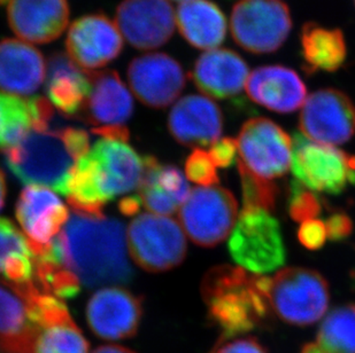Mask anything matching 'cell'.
Instances as JSON below:
<instances>
[{
    "label": "cell",
    "mask_w": 355,
    "mask_h": 353,
    "mask_svg": "<svg viewBox=\"0 0 355 353\" xmlns=\"http://www.w3.org/2000/svg\"><path fill=\"white\" fill-rule=\"evenodd\" d=\"M92 353H136L134 351L122 347V345H115V344H108V345H101L97 347Z\"/></svg>",
    "instance_id": "cell-42"
},
{
    "label": "cell",
    "mask_w": 355,
    "mask_h": 353,
    "mask_svg": "<svg viewBox=\"0 0 355 353\" xmlns=\"http://www.w3.org/2000/svg\"><path fill=\"white\" fill-rule=\"evenodd\" d=\"M299 127L315 143L334 147L347 143L355 134V105L342 91H315L302 107Z\"/></svg>",
    "instance_id": "cell-12"
},
{
    "label": "cell",
    "mask_w": 355,
    "mask_h": 353,
    "mask_svg": "<svg viewBox=\"0 0 355 353\" xmlns=\"http://www.w3.org/2000/svg\"><path fill=\"white\" fill-rule=\"evenodd\" d=\"M68 0H10L8 24L26 43L47 44L62 35L69 22Z\"/></svg>",
    "instance_id": "cell-19"
},
{
    "label": "cell",
    "mask_w": 355,
    "mask_h": 353,
    "mask_svg": "<svg viewBox=\"0 0 355 353\" xmlns=\"http://www.w3.org/2000/svg\"><path fill=\"white\" fill-rule=\"evenodd\" d=\"M238 172L241 176L243 204L246 209H262L266 211L275 210L279 197V188L272 180L257 176L241 161L238 160Z\"/></svg>",
    "instance_id": "cell-34"
},
{
    "label": "cell",
    "mask_w": 355,
    "mask_h": 353,
    "mask_svg": "<svg viewBox=\"0 0 355 353\" xmlns=\"http://www.w3.org/2000/svg\"><path fill=\"white\" fill-rule=\"evenodd\" d=\"M272 278L248 274L232 265L215 266L201 281V296L208 319L221 330L222 340L255 329L272 311Z\"/></svg>",
    "instance_id": "cell-3"
},
{
    "label": "cell",
    "mask_w": 355,
    "mask_h": 353,
    "mask_svg": "<svg viewBox=\"0 0 355 353\" xmlns=\"http://www.w3.org/2000/svg\"><path fill=\"white\" fill-rule=\"evenodd\" d=\"M141 317V297L119 287L98 290L87 303L89 327L103 340L121 341L135 336Z\"/></svg>",
    "instance_id": "cell-17"
},
{
    "label": "cell",
    "mask_w": 355,
    "mask_h": 353,
    "mask_svg": "<svg viewBox=\"0 0 355 353\" xmlns=\"http://www.w3.org/2000/svg\"><path fill=\"white\" fill-rule=\"evenodd\" d=\"M209 353H267L265 347L254 337L222 340Z\"/></svg>",
    "instance_id": "cell-39"
},
{
    "label": "cell",
    "mask_w": 355,
    "mask_h": 353,
    "mask_svg": "<svg viewBox=\"0 0 355 353\" xmlns=\"http://www.w3.org/2000/svg\"><path fill=\"white\" fill-rule=\"evenodd\" d=\"M6 199V180L3 171L0 170V210L3 209Z\"/></svg>",
    "instance_id": "cell-43"
},
{
    "label": "cell",
    "mask_w": 355,
    "mask_h": 353,
    "mask_svg": "<svg viewBox=\"0 0 355 353\" xmlns=\"http://www.w3.org/2000/svg\"><path fill=\"white\" fill-rule=\"evenodd\" d=\"M175 1H182L183 3V1H187V0H175Z\"/></svg>",
    "instance_id": "cell-46"
},
{
    "label": "cell",
    "mask_w": 355,
    "mask_h": 353,
    "mask_svg": "<svg viewBox=\"0 0 355 353\" xmlns=\"http://www.w3.org/2000/svg\"><path fill=\"white\" fill-rule=\"evenodd\" d=\"M10 3V0H0V5H5V3Z\"/></svg>",
    "instance_id": "cell-45"
},
{
    "label": "cell",
    "mask_w": 355,
    "mask_h": 353,
    "mask_svg": "<svg viewBox=\"0 0 355 353\" xmlns=\"http://www.w3.org/2000/svg\"><path fill=\"white\" fill-rule=\"evenodd\" d=\"M144 168V157L128 141L101 137L75 164L68 181V202L74 212L105 216L107 202L139 188Z\"/></svg>",
    "instance_id": "cell-2"
},
{
    "label": "cell",
    "mask_w": 355,
    "mask_h": 353,
    "mask_svg": "<svg viewBox=\"0 0 355 353\" xmlns=\"http://www.w3.org/2000/svg\"><path fill=\"white\" fill-rule=\"evenodd\" d=\"M354 3H355V0H354Z\"/></svg>",
    "instance_id": "cell-47"
},
{
    "label": "cell",
    "mask_w": 355,
    "mask_h": 353,
    "mask_svg": "<svg viewBox=\"0 0 355 353\" xmlns=\"http://www.w3.org/2000/svg\"><path fill=\"white\" fill-rule=\"evenodd\" d=\"M328 232L325 224L321 220L311 219L300 224L298 228V240L306 249H321L327 242Z\"/></svg>",
    "instance_id": "cell-37"
},
{
    "label": "cell",
    "mask_w": 355,
    "mask_h": 353,
    "mask_svg": "<svg viewBox=\"0 0 355 353\" xmlns=\"http://www.w3.org/2000/svg\"><path fill=\"white\" fill-rule=\"evenodd\" d=\"M316 343L324 353H355V303L334 309L327 316Z\"/></svg>",
    "instance_id": "cell-30"
},
{
    "label": "cell",
    "mask_w": 355,
    "mask_h": 353,
    "mask_svg": "<svg viewBox=\"0 0 355 353\" xmlns=\"http://www.w3.org/2000/svg\"><path fill=\"white\" fill-rule=\"evenodd\" d=\"M328 237L332 242H340L351 237L353 233V221L345 212L332 213L325 220Z\"/></svg>",
    "instance_id": "cell-40"
},
{
    "label": "cell",
    "mask_w": 355,
    "mask_h": 353,
    "mask_svg": "<svg viewBox=\"0 0 355 353\" xmlns=\"http://www.w3.org/2000/svg\"><path fill=\"white\" fill-rule=\"evenodd\" d=\"M127 239L135 263L153 273L178 266L188 251L184 230L171 217L139 215L128 227Z\"/></svg>",
    "instance_id": "cell-6"
},
{
    "label": "cell",
    "mask_w": 355,
    "mask_h": 353,
    "mask_svg": "<svg viewBox=\"0 0 355 353\" xmlns=\"http://www.w3.org/2000/svg\"><path fill=\"white\" fill-rule=\"evenodd\" d=\"M216 168L209 153L196 148L185 162V174L200 187H211L220 180Z\"/></svg>",
    "instance_id": "cell-36"
},
{
    "label": "cell",
    "mask_w": 355,
    "mask_h": 353,
    "mask_svg": "<svg viewBox=\"0 0 355 353\" xmlns=\"http://www.w3.org/2000/svg\"><path fill=\"white\" fill-rule=\"evenodd\" d=\"M168 129L175 141L184 146H211L221 137L223 115L211 98L189 94L171 108Z\"/></svg>",
    "instance_id": "cell-18"
},
{
    "label": "cell",
    "mask_w": 355,
    "mask_h": 353,
    "mask_svg": "<svg viewBox=\"0 0 355 353\" xmlns=\"http://www.w3.org/2000/svg\"><path fill=\"white\" fill-rule=\"evenodd\" d=\"M232 260L253 274L265 275L283 266L286 250L275 217L262 209L244 208L228 242Z\"/></svg>",
    "instance_id": "cell-5"
},
{
    "label": "cell",
    "mask_w": 355,
    "mask_h": 353,
    "mask_svg": "<svg viewBox=\"0 0 355 353\" xmlns=\"http://www.w3.org/2000/svg\"><path fill=\"white\" fill-rule=\"evenodd\" d=\"M29 101L0 93V150L17 146L33 130Z\"/></svg>",
    "instance_id": "cell-32"
},
{
    "label": "cell",
    "mask_w": 355,
    "mask_h": 353,
    "mask_svg": "<svg viewBox=\"0 0 355 353\" xmlns=\"http://www.w3.org/2000/svg\"><path fill=\"white\" fill-rule=\"evenodd\" d=\"M91 92L80 120L98 127H122L134 113L130 91L114 71L90 73Z\"/></svg>",
    "instance_id": "cell-23"
},
{
    "label": "cell",
    "mask_w": 355,
    "mask_h": 353,
    "mask_svg": "<svg viewBox=\"0 0 355 353\" xmlns=\"http://www.w3.org/2000/svg\"><path fill=\"white\" fill-rule=\"evenodd\" d=\"M144 165V176L138 188L141 204L153 215H174L191 192L184 174L174 165L159 163L153 156H145Z\"/></svg>",
    "instance_id": "cell-24"
},
{
    "label": "cell",
    "mask_w": 355,
    "mask_h": 353,
    "mask_svg": "<svg viewBox=\"0 0 355 353\" xmlns=\"http://www.w3.org/2000/svg\"><path fill=\"white\" fill-rule=\"evenodd\" d=\"M232 38L254 54L272 53L288 39L292 19L281 0H239L230 17Z\"/></svg>",
    "instance_id": "cell-10"
},
{
    "label": "cell",
    "mask_w": 355,
    "mask_h": 353,
    "mask_svg": "<svg viewBox=\"0 0 355 353\" xmlns=\"http://www.w3.org/2000/svg\"><path fill=\"white\" fill-rule=\"evenodd\" d=\"M17 219L36 257L51 247L67 224L69 213L52 190L28 186L17 200Z\"/></svg>",
    "instance_id": "cell-16"
},
{
    "label": "cell",
    "mask_w": 355,
    "mask_h": 353,
    "mask_svg": "<svg viewBox=\"0 0 355 353\" xmlns=\"http://www.w3.org/2000/svg\"><path fill=\"white\" fill-rule=\"evenodd\" d=\"M66 48L68 57L85 71L111 64L123 50L118 26L105 14H89L71 24Z\"/></svg>",
    "instance_id": "cell-14"
},
{
    "label": "cell",
    "mask_w": 355,
    "mask_h": 353,
    "mask_svg": "<svg viewBox=\"0 0 355 353\" xmlns=\"http://www.w3.org/2000/svg\"><path fill=\"white\" fill-rule=\"evenodd\" d=\"M46 62L36 47L13 38L0 40V90L31 96L46 80Z\"/></svg>",
    "instance_id": "cell-22"
},
{
    "label": "cell",
    "mask_w": 355,
    "mask_h": 353,
    "mask_svg": "<svg viewBox=\"0 0 355 353\" xmlns=\"http://www.w3.org/2000/svg\"><path fill=\"white\" fill-rule=\"evenodd\" d=\"M300 353H324L323 350H322L321 347L318 345L316 342H311V343H307L302 347V352Z\"/></svg>",
    "instance_id": "cell-44"
},
{
    "label": "cell",
    "mask_w": 355,
    "mask_h": 353,
    "mask_svg": "<svg viewBox=\"0 0 355 353\" xmlns=\"http://www.w3.org/2000/svg\"><path fill=\"white\" fill-rule=\"evenodd\" d=\"M50 251L87 288L127 283L134 277L123 224L115 218L73 213Z\"/></svg>",
    "instance_id": "cell-1"
},
{
    "label": "cell",
    "mask_w": 355,
    "mask_h": 353,
    "mask_svg": "<svg viewBox=\"0 0 355 353\" xmlns=\"http://www.w3.org/2000/svg\"><path fill=\"white\" fill-rule=\"evenodd\" d=\"M288 215L297 223L316 219L322 212V201L298 180H292L288 193Z\"/></svg>",
    "instance_id": "cell-35"
},
{
    "label": "cell",
    "mask_w": 355,
    "mask_h": 353,
    "mask_svg": "<svg viewBox=\"0 0 355 353\" xmlns=\"http://www.w3.org/2000/svg\"><path fill=\"white\" fill-rule=\"evenodd\" d=\"M35 260L27 237L0 217V274L14 284L34 282Z\"/></svg>",
    "instance_id": "cell-29"
},
{
    "label": "cell",
    "mask_w": 355,
    "mask_h": 353,
    "mask_svg": "<svg viewBox=\"0 0 355 353\" xmlns=\"http://www.w3.org/2000/svg\"><path fill=\"white\" fill-rule=\"evenodd\" d=\"M34 353H89V342L71 321L40 330Z\"/></svg>",
    "instance_id": "cell-33"
},
{
    "label": "cell",
    "mask_w": 355,
    "mask_h": 353,
    "mask_svg": "<svg viewBox=\"0 0 355 353\" xmlns=\"http://www.w3.org/2000/svg\"><path fill=\"white\" fill-rule=\"evenodd\" d=\"M176 24L182 36L198 50L223 43L228 24L221 8L211 0H187L178 7Z\"/></svg>",
    "instance_id": "cell-27"
},
{
    "label": "cell",
    "mask_w": 355,
    "mask_h": 353,
    "mask_svg": "<svg viewBox=\"0 0 355 353\" xmlns=\"http://www.w3.org/2000/svg\"><path fill=\"white\" fill-rule=\"evenodd\" d=\"M178 217L192 242L200 247H215L232 234L237 223V201L223 187H197L182 204Z\"/></svg>",
    "instance_id": "cell-9"
},
{
    "label": "cell",
    "mask_w": 355,
    "mask_h": 353,
    "mask_svg": "<svg viewBox=\"0 0 355 353\" xmlns=\"http://www.w3.org/2000/svg\"><path fill=\"white\" fill-rule=\"evenodd\" d=\"M38 334L21 284L0 280V352L34 353Z\"/></svg>",
    "instance_id": "cell-25"
},
{
    "label": "cell",
    "mask_w": 355,
    "mask_h": 353,
    "mask_svg": "<svg viewBox=\"0 0 355 353\" xmlns=\"http://www.w3.org/2000/svg\"><path fill=\"white\" fill-rule=\"evenodd\" d=\"M241 163L257 176L272 180L288 174L293 141L279 125L266 117L245 122L237 138Z\"/></svg>",
    "instance_id": "cell-11"
},
{
    "label": "cell",
    "mask_w": 355,
    "mask_h": 353,
    "mask_svg": "<svg viewBox=\"0 0 355 353\" xmlns=\"http://www.w3.org/2000/svg\"><path fill=\"white\" fill-rule=\"evenodd\" d=\"M329 284L318 271L283 269L272 278L270 302L277 317L290 325L309 326L328 310Z\"/></svg>",
    "instance_id": "cell-7"
},
{
    "label": "cell",
    "mask_w": 355,
    "mask_h": 353,
    "mask_svg": "<svg viewBox=\"0 0 355 353\" xmlns=\"http://www.w3.org/2000/svg\"><path fill=\"white\" fill-rule=\"evenodd\" d=\"M45 90L64 116L80 117L91 92L90 71L80 69L66 54H53L47 62Z\"/></svg>",
    "instance_id": "cell-26"
},
{
    "label": "cell",
    "mask_w": 355,
    "mask_h": 353,
    "mask_svg": "<svg viewBox=\"0 0 355 353\" xmlns=\"http://www.w3.org/2000/svg\"><path fill=\"white\" fill-rule=\"evenodd\" d=\"M141 202L139 197H125L120 202V211L127 216L136 215L141 208Z\"/></svg>",
    "instance_id": "cell-41"
},
{
    "label": "cell",
    "mask_w": 355,
    "mask_h": 353,
    "mask_svg": "<svg viewBox=\"0 0 355 353\" xmlns=\"http://www.w3.org/2000/svg\"><path fill=\"white\" fill-rule=\"evenodd\" d=\"M35 258L34 279L40 289L60 300L78 296L80 281L51 253L50 248Z\"/></svg>",
    "instance_id": "cell-31"
},
{
    "label": "cell",
    "mask_w": 355,
    "mask_h": 353,
    "mask_svg": "<svg viewBox=\"0 0 355 353\" xmlns=\"http://www.w3.org/2000/svg\"><path fill=\"white\" fill-rule=\"evenodd\" d=\"M248 76V66L244 59L228 48H214L201 54L191 73L198 90L218 100L239 97Z\"/></svg>",
    "instance_id": "cell-20"
},
{
    "label": "cell",
    "mask_w": 355,
    "mask_h": 353,
    "mask_svg": "<svg viewBox=\"0 0 355 353\" xmlns=\"http://www.w3.org/2000/svg\"><path fill=\"white\" fill-rule=\"evenodd\" d=\"M300 44L304 68L309 73L337 71L347 57L345 37L340 29L307 22L302 29Z\"/></svg>",
    "instance_id": "cell-28"
},
{
    "label": "cell",
    "mask_w": 355,
    "mask_h": 353,
    "mask_svg": "<svg viewBox=\"0 0 355 353\" xmlns=\"http://www.w3.org/2000/svg\"><path fill=\"white\" fill-rule=\"evenodd\" d=\"M238 143L234 138H222L213 143L209 150L211 160L215 165L221 169H228L235 163L237 159Z\"/></svg>",
    "instance_id": "cell-38"
},
{
    "label": "cell",
    "mask_w": 355,
    "mask_h": 353,
    "mask_svg": "<svg viewBox=\"0 0 355 353\" xmlns=\"http://www.w3.org/2000/svg\"><path fill=\"white\" fill-rule=\"evenodd\" d=\"M292 174L306 188L338 195L355 186V156L336 147L309 141L300 132L293 137Z\"/></svg>",
    "instance_id": "cell-8"
},
{
    "label": "cell",
    "mask_w": 355,
    "mask_h": 353,
    "mask_svg": "<svg viewBox=\"0 0 355 353\" xmlns=\"http://www.w3.org/2000/svg\"><path fill=\"white\" fill-rule=\"evenodd\" d=\"M127 73L131 91L138 100L157 109L173 104L187 85L181 64L166 53L135 57Z\"/></svg>",
    "instance_id": "cell-13"
},
{
    "label": "cell",
    "mask_w": 355,
    "mask_h": 353,
    "mask_svg": "<svg viewBox=\"0 0 355 353\" xmlns=\"http://www.w3.org/2000/svg\"><path fill=\"white\" fill-rule=\"evenodd\" d=\"M7 167L28 186L49 187L67 197L68 181L80 156L61 130H31L17 146L3 150Z\"/></svg>",
    "instance_id": "cell-4"
},
{
    "label": "cell",
    "mask_w": 355,
    "mask_h": 353,
    "mask_svg": "<svg viewBox=\"0 0 355 353\" xmlns=\"http://www.w3.org/2000/svg\"><path fill=\"white\" fill-rule=\"evenodd\" d=\"M255 104L278 114H290L304 106L307 87L295 71L284 66H263L252 71L246 83Z\"/></svg>",
    "instance_id": "cell-21"
},
{
    "label": "cell",
    "mask_w": 355,
    "mask_h": 353,
    "mask_svg": "<svg viewBox=\"0 0 355 353\" xmlns=\"http://www.w3.org/2000/svg\"><path fill=\"white\" fill-rule=\"evenodd\" d=\"M115 20L131 46L150 51L164 46L171 39L176 15L168 0H122Z\"/></svg>",
    "instance_id": "cell-15"
}]
</instances>
